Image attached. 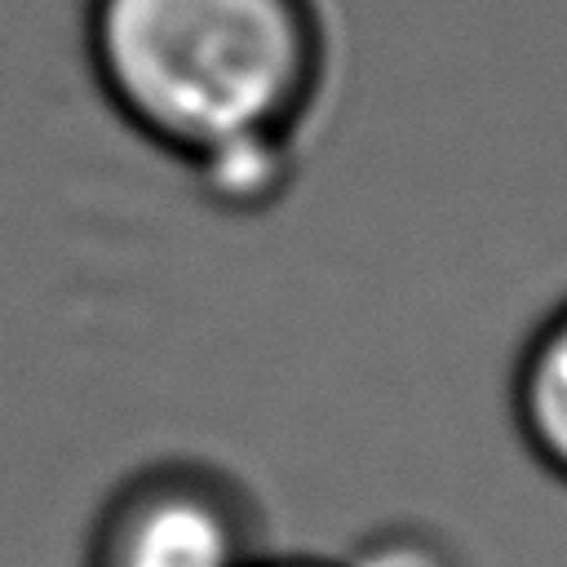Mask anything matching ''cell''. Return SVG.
I'll use <instances>...</instances> for the list:
<instances>
[{
  "instance_id": "cell-1",
  "label": "cell",
  "mask_w": 567,
  "mask_h": 567,
  "mask_svg": "<svg viewBox=\"0 0 567 567\" xmlns=\"http://www.w3.org/2000/svg\"><path fill=\"white\" fill-rule=\"evenodd\" d=\"M80 40L115 120L190 177L301 151L332 58L319 0H84Z\"/></svg>"
},
{
  "instance_id": "cell-2",
  "label": "cell",
  "mask_w": 567,
  "mask_h": 567,
  "mask_svg": "<svg viewBox=\"0 0 567 567\" xmlns=\"http://www.w3.org/2000/svg\"><path fill=\"white\" fill-rule=\"evenodd\" d=\"M261 518L239 478L204 461H151L93 514L84 567H252Z\"/></svg>"
},
{
  "instance_id": "cell-3",
  "label": "cell",
  "mask_w": 567,
  "mask_h": 567,
  "mask_svg": "<svg viewBox=\"0 0 567 567\" xmlns=\"http://www.w3.org/2000/svg\"><path fill=\"white\" fill-rule=\"evenodd\" d=\"M509 416L527 456L567 487V301L523 337L509 372Z\"/></svg>"
},
{
  "instance_id": "cell-4",
  "label": "cell",
  "mask_w": 567,
  "mask_h": 567,
  "mask_svg": "<svg viewBox=\"0 0 567 567\" xmlns=\"http://www.w3.org/2000/svg\"><path fill=\"white\" fill-rule=\"evenodd\" d=\"M337 567H461V558L443 536L416 523H394V527L363 536L350 549V558Z\"/></svg>"
},
{
  "instance_id": "cell-5",
  "label": "cell",
  "mask_w": 567,
  "mask_h": 567,
  "mask_svg": "<svg viewBox=\"0 0 567 567\" xmlns=\"http://www.w3.org/2000/svg\"><path fill=\"white\" fill-rule=\"evenodd\" d=\"M252 567H337V563H319V558H275V554H261Z\"/></svg>"
}]
</instances>
